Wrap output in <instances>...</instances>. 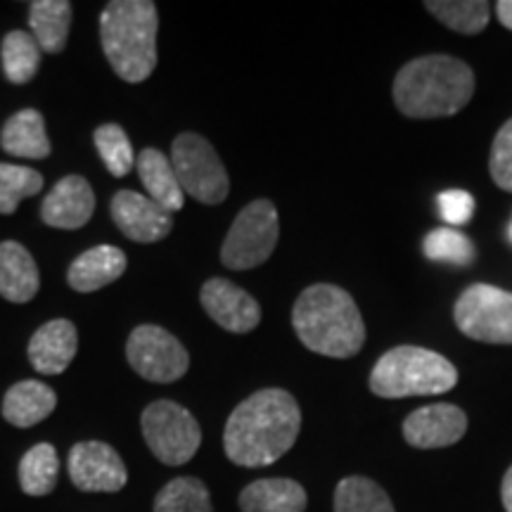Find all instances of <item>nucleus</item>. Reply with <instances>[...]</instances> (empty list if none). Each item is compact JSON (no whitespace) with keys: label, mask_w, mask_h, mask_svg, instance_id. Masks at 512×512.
<instances>
[{"label":"nucleus","mask_w":512,"mask_h":512,"mask_svg":"<svg viewBox=\"0 0 512 512\" xmlns=\"http://www.w3.org/2000/svg\"><path fill=\"white\" fill-rule=\"evenodd\" d=\"M510 240H512V223H510Z\"/></svg>","instance_id":"c9c22d12"},{"label":"nucleus","mask_w":512,"mask_h":512,"mask_svg":"<svg viewBox=\"0 0 512 512\" xmlns=\"http://www.w3.org/2000/svg\"><path fill=\"white\" fill-rule=\"evenodd\" d=\"M69 479L86 494H117L128 482L121 456L102 441H79L69 451Z\"/></svg>","instance_id":"9b49d317"},{"label":"nucleus","mask_w":512,"mask_h":512,"mask_svg":"<svg viewBox=\"0 0 512 512\" xmlns=\"http://www.w3.org/2000/svg\"><path fill=\"white\" fill-rule=\"evenodd\" d=\"M136 169L140 176V183L147 192L152 202H157L159 207L174 214L181 211L185 204V192L178 185L176 171L171 166V159L164 155L157 147H145L136 159Z\"/></svg>","instance_id":"412c9836"},{"label":"nucleus","mask_w":512,"mask_h":512,"mask_svg":"<svg viewBox=\"0 0 512 512\" xmlns=\"http://www.w3.org/2000/svg\"><path fill=\"white\" fill-rule=\"evenodd\" d=\"M302 430L299 403L285 389H259L230 413L223 430V451L240 467L278 463Z\"/></svg>","instance_id":"f257e3e1"},{"label":"nucleus","mask_w":512,"mask_h":512,"mask_svg":"<svg viewBox=\"0 0 512 512\" xmlns=\"http://www.w3.org/2000/svg\"><path fill=\"white\" fill-rule=\"evenodd\" d=\"M0 60H3L5 79L15 86H24L38 74L41 67V48L29 31L15 29L5 34L0 43Z\"/></svg>","instance_id":"b1692460"},{"label":"nucleus","mask_w":512,"mask_h":512,"mask_svg":"<svg viewBox=\"0 0 512 512\" xmlns=\"http://www.w3.org/2000/svg\"><path fill=\"white\" fill-rule=\"evenodd\" d=\"M437 207L441 219H444L448 226H463L472 219L477 204L475 197L465 190H446L437 197Z\"/></svg>","instance_id":"473e14b6"},{"label":"nucleus","mask_w":512,"mask_h":512,"mask_svg":"<svg viewBox=\"0 0 512 512\" xmlns=\"http://www.w3.org/2000/svg\"><path fill=\"white\" fill-rule=\"evenodd\" d=\"M126 271V254L114 245H98L81 256H76L69 266L67 283L72 290L88 294L112 285Z\"/></svg>","instance_id":"f3484780"},{"label":"nucleus","mask_w":512,"mask_h":512,"mask_svg":"<svg viewBox=\"0 0 512 512\" xmlns=\"http://www.w3.org/2000/svg\"><path fill=\"white\" fill-rule=\"evenodd\" d=\"M60 477V458L55 446L36 444L19 460V486L27 496L53 494Z\"/></svg>","instance_id":"393cba45"},{"label":"nucleus","mask_w":512,"mask_h":512,"mask_svg":"<svg viewBox=\"0 0 512 512\" xmlns=\"http://www.w3.org/2000/svg\"><path fill=\"white\" fill-rule=\"evenodd\" d=\"M41 275L29 249L15 240L0 242V294L12 304H27L38 294Z\"/></svg>","instance_id":"a211bd4d"},{"label":"nucleus","mask_w":512,"mask_h":512,"mask_svg":"<svg viewBox=\"0 0 512 512\" xmlns=\"http://www.w3.org/2000/svg\"><path fill=\"white\" fill-rule=\"evenodd\" d=\"M425 8L444 27L465 36L482 34L491 19V5L484 0H427Z\"/></svg>","instance_id":"a878e982"},{"label":"nucleus","mask_w":512,"mask_h":512,"mask_svg":"<svg viewBox=\"0 0 512 512\" xmlns=\"http://www.w3.org/2000/svg\"><path fill=\"white\" fill-rule=\"evenodd\" d=\"M159 15L152 0H114L100 15V41L119 79L143 83L157 67Z\"/></svg>","instance_id":"20e7f679"},{"label":"nucleus","mask_w":512,"mask_h":512,"mask_svg":"<svg viewBox=\"0 0 512 512\" xmlns=\"http://www.w3.org/2000/svg\"><path fill=\"white\" fill-rule=\"evenodd\" d=\"M0 147L19 159H46L50 155V140L43 114L38 110L12 114L0 131Z\"/></svg>","instance_id":"4be33fe9"},{"label":"nucleus","mask_w":512,"mask_h":512,"mask_svg":"<svg viewBox=\"0 0 512 512\" xmlns=\"http://www.w3.org/2000/svg\"><path fill=\"white\" fill-rule=\"evenodd\" d=\"M453 320L465 337L484 344H512V292L477 283L460 294Z\"/></svg>","instance_id":"1a4fd4ad"},{"label":"nucleus","mask_w":512,"mask_h":512,"mask_svg":"<svg viewBox=\"0 0 512 512\" xmlns=\"http://www.w3.org/2000/svg\"><path fill=\"white\" fill-rule=\"evenodd\" d=\"M496 17L505 29L512 31V0H498V3H496Z\"/></svg>","instance_id":"72a5a7b5"},{"label":"nucleus","mask_w":512,"mask_h":512,"mask_svg":"<svg viewBox=\"0 0 512 512\" xmlns=\"http://www.w3.org/2000/svg\"><path fill=\"white\" fill-rule=\"evenodd\" d=\"M126 358L143 380L157 384L181 380L190 368L181 339L159 325H138L126 342Z\"/></svg>","instance_id":"9d476101"},{"label":"nucleus","mask_w":512,"mask_h":512,"mask_svg":"<svg viewBox=\"0 0 512 512\" xmlns=\"http://www.w3.org/2000/svg\"><path fill=\"white\" fill-rule=\"evenodd\" d=\"M152 512H214V505L202 479L176 477L159 489Z\"/></svg>","instance_id":"bb28decb"},{"label":"nucleus","mask_w":512,"mask_h":512,"mask_svg":"<svg viewBox=\"0 0 512 512\" xmlns=\"http://www.w3.org/2000/svg\"><path fill=\"white\" fill-rule=\"evenodd\" d=\"M280 238L278 209L271 200H254L240 211L221 247V264L230 271H249L271 259Z\"/></svg>","instance_id":"0eeeda50"},{"label":"nucleus","mask_w":512,"mask_h":512,"mask_svg":"<svg viewBox=\"0 0 512 512\" xmlns=\"http://www.w3.org/2000/svg\"><path fill=\"white\" fill-rule=\"evenodd\" d=\"M171 166L185 195L202 204H221L230 192L219 152L200 133H181L171 145Z\"/></svg>","instance_id":"6e6552de"},{"label":"nucleus","mask_w":512,"mask_h":512,"mask_svg":"<svg viewBox=\"0 0 512 512\" xmlns=\"http://www.w3.org/2000/svg\"><path fill=\"white\" fill-rule=\"evenodd\" d=\"M140 430L152 456L169 467L188 463L202 444V427L195 415L169 399L155 401L145 408Z\"/></svg>","instance_id":"423d86ee"},{"label":"nucleus","mask_w":512,"mask_h":512,"mask_svg":"<svg viewBox=\"0 0 512 512\" xmlns=\"http://www.w3.org/2000/svg\"><path fill=\"white\" fill-rule=\"evenodd\" d=\"M95 195L83 176H64L41 204V219L57 230L83 228L93 219Z\"/></svg>","instance_id":"2eb2a0df"},{"label":"nucleus","mask_w":512,"mask_h":512,"mask_svg":"<svg viewBox=\"0 0 512 512\" xmlns=\"http://www.w3.org/2000/svg\"><path fill=\"white\" fill-rule=\"evenodd\" d=\"M394 102L411 119L453 117L475 95V72L451 55H425L403 64L394 79Z\"/></svg>","instance_id":"f03ea898"},{"label":"nucleus","mask_w":512,"mask_h":512,"mask_svg":"<svg viewBox=\"0 0 512 512\" xmlns=\"http://www.w3.org/2000/svg\"><path fill=\"white\" fill-rule=\"evenodd\" d=\"M31 36L46 53H62L67 48L69 27H72V3L67 0H38L29 8Z\"/></svg>","instance_id":"5701e85b"},{"label":"nucleus","mask_w":512,"mask_h":512,"mask_svg":"<svg viewBox=\"0 0 512 512\" xmlns=\"http://www.w3.org/2000/svg\"><path fill=\"white\" fill-rule=\"evenodd\" d=\"M370 392L380 399L437 396L458 384V370L446 356L422 347H394L375 363Z\"/></svg>","instance_id":"39448f33"},{"label":"nucleus","mask_w":512,"mask_h":512,"mask_svg":"<svg viewBox=\"0 0 512 512\" xmlns=\"http://www.w3.org/2000/svg\"><path fill=\"white\" fill-rule=\"evenodd\" d=\"M501 498H503V508L505 512H512V465L505 472L503 484H501Z\"/></svg>","instance_id":"f704fd0d"},{"label":"nucleus","mask_w":512,"mask_h":512,"mask_svg":"<svg viewBox=\"0 0 512 512\" xmlns=\"http://www.w3.org/2000/svg\"><path fill=\"white\" fill-rule=\"evenodd\" d=\"M467 432V415L453 403L418 408L403 420V439L413 448H446L458 444Z\"/></svg>","instance_id":"4468645a"},{"label":"nucleus","mask_w":512,"mask_h":512,"mask_svg":"<svg viewBox=\"0 0 512 512\" xmlns=\"http://www.w3.org/2000/svg\"><path fill=\"white\" fill-rule=\"evenodd\" d=\"M292 328L306 349L330 358L356 356L366 342V323L354 297L328 283L311 285L299 294Z\"/></svg>","instance_id":"7ed1b4c3"},{"label":"nucleus","mask_w":512,"mask_h":512,"mask_svg":"<svg viewBox=\"0 0 512 512\" xmlns=\"http://www.w3.org/2000/svg\"><path fill=\"white\" fill-rule=\"evenodd\" d=\"M335 512H396L392 498L368 477H347L335 489Z\"/></svg>","instance_id":"cd10ccee"},{"label":"nucleus","mask_w":512,"mask_h":512,"mask_svg":"<svg viewBox=\"0 0 512 512\" xmlns=\"http://www.w3.org/2000/svg\"><path fill=\"white\" fill-rule=\"evenodd\" d=\"M309 496L294 479L273 477L256 479L240 491L238 505L242 512H304Z\"/></svg>","instance_id":"aec40b11"},{"label":"nucleus","mask_w":512,"mask_h":512,"mask_svg":"<svg viewBox=\"0 0 512 512\" xmlns=\"http://www.w3.org/2000/svg\"><path fill=\"white\" fill-rule=\"evenodd\" d=\"M110 211L121 233L128 240L143 242V245L164 240L174 228V214L159 207L147 195L133 190H119L112 197Z\"/></svg>","instance_id":"ddd939ff"},{"label":"nucleus","mask_w":512,"mask_h":512,"mask_svg":"<svg viewBox=\"0 0 512 512\" xmlns=\"http://www.w3.org/2000/svg\"><path fill=\"white\" fill-rule=\"evenodd\" d=\"M43 190V176L19 164H0V214H15L19 204Z\"/></svg>","instance_id":"c85d7f7f"},{"label":"nucleus","mask_w":512,"mask_h":512,"mask_svg":"<svg viewBox=\"0 0 512 512\" xmlns=\"http://www.w3.org/2000/svg\"><path fill=\"white\" fill-rule=\"evenodd\" d=\"M489 171L498 188L512 192V119L505 121L501 131L496 133L494 145H491Z\"/></svg>","instance_id":"2f4dec72"},{"label":"nucleus","mask_w":512,"mask_h":512,"mask_svg":"<svg viewBox=\"0 0 512 512\" xmlns=\"http://www.w3.org/2000/svg\"><path fill=\"white\" fill-rule=\"evenodd\" d=\"M202 309L223 330L245 335L261 323V306L252 294L226 278H211L202 285Z\"/></svg>","instance_id":"f8f14e48"},{"label":"nucleus","mask_w":512,"mask_h":512,"mask_svg":"<svg viewBox=\"0 0 512 512\" xmlns=\"http://www.w3.org/2000/svg\"><path fill=\"white\" fill-rule=\"evenodd\" d=\"M57 408V394L48 384L36 380H22L3 396V418L12 427L27 430L53 415Z\"/></svg>","instance_id":"6ab92c4d"},{"label":"nucleus","mask_w":512,"mask_h":512,"mask_svg":"<svg viewBox=\"0 0 512 512\" xmlns=\"http://www.w3.org/2000/svg\"><path fill=\"white\" fill-rule=\"evenodd\" d=\"M76 349H79V332L67 318L48 320L29 339V361L38 373L62 375L72 366Z\"/></svg>","instance_id":"dca6fc26"},{"label":"nucleus","mask_w":512,"mask_h":512,"mask_svg":"<svg viewBox=\"0 0 512 512\" xmlns=\"http://www.w3.org/2000/svg\"><path fill=\"white\" fill-rule=\"evenodd\" d=\"M422 252L430 261L453 266H470L475 261V245L456 228H437L422 242Z\"/></svg>","instance_id":"7c9ffc66"},{"label":"nucleus","mask_w":512,"mask_h":512,"mask_svg":"<svg viewBox=\"0 0 512 512\" xmlns=\"http://www.w3.org/2000/svg\"><path fill=\"white\" fill-rule=\"evenodd\" d=\"M93 140L112 176L124 178L131 174V169L136 166V155H133V145L124 128L119 124H102L95 128Z\"/></svg>","instance_id":"c756f323"}]
</instances>
